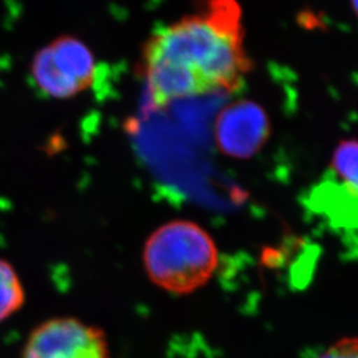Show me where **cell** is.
<instances>
[{
    "label": "cell",
    "mask_w": 358,
    "mask_h": 358,
    "mask_svg": "<svg viewBox=\"0 0 358 358\" xmlns=\"http://www.w3.org/2000/svg\"><path fill=\"white\" fill-rule=\"evenodd\" d=\"M243 38L236 0H207L201 13L158 29L142 50L150 106L239 90L251 69Z\"/></svg>",
    "instance_id": "cell-1"
},
{
    "label": "cell",
    "mask_w": 358,
    "mask_h": 358,
    "mask_svg": "<svg viewBox=\"0 0 358 358\" xmlns=\"http://www.w3.org/2000/svg\"><path fill=\"white\" fill-rule=\"evenodd\" d=\"M143 267L149 279L174 294H192L217 271V244L199 224L177 219L158 227L143 245Z\"/></svg>",
    "instance_id": "cell-2"
},
{
    "label": "cell",
    "mask_w": 358,
    "mask_h": 358,
    "mask_svg": "<svg viewBox=\"0 0 358 358\" xmlns=\"http://www.w3.org/2000/svg\"><path fill=\"white\" fill-rule=\"evenodd\" d=\"M31 75L40 92L52 99L68 100L90 88L96 60L81 40L62 36L35 55Z\"/></svg>",
    "instance_id": "cell-3"
},
{
    "label": "cell",
    "mask_w": 358,
    "mask_h": 358,
    "mask_svg": "<svg viewBox=\"0 0 358 358\" xmlns=\"http://www.w3.org/2000/svg\"><path fill=\"white\" fill-rule=\"evenodd\" d=\"M22 358H110V349L103 329L75 317H55L31 332Z\"/></svg>",
    "instance_id": "cell-4"
},
{
    "label": "cell",
    "mask_w": 358,
    "mask_h": 358,
    "mask_svg": "<svg viewBox=\"0 0 358 358\" xmlns=\"http://www.w3.org/2000/svg\"><path fill=\"white\" fill-rule=\"evenodd\" d=\"M214 133L217 149L222 153L238 159H248L259 153L268 140V115L255 101H235L220 110Z\"/></svg>",
    "instance_id": "cell-5"
},
{
    "label": "cell",
    "mask_w": 358,
    "mask_h": 358,
    "mask_svg": "<svg viewBox=\"0 0 358 358\" xmlns=\"http://www.w3.org/2000/svg\"><path fill=\"white\" fill-rule=\"evenodd\" d=\"M26 291L13 266L0 259V322L10 319L24 306Z\"/></svg>",
    "instance_id": "cell-6"
},
{
    "label": "cell",
    "mask_w": 358,
    "mask_h": 358,
    "mask_svg": "<svg viewBox=\"0 0 358 358\" xmlns=\"http://www.w3.org/2000/svg\"><path fill=\"white\" fill-rule=\"evenodd\" d=\"M332 169L346 186L358 192V140H346L334 149Z\"/></svg>",
    "instance_id": "cell-7"
},
{
    "label": "cell",
    "mask_w": 358,
    "mask_h": 358,
    "mask_svg": "<svg viewBox=\"0 0 358 358\" xmlns=\"http://www.w3.org/2000/svg\"><path fill=\"white\" fill-rule=\"evenodd\" d=\"M320 358H358L357 337H348L327 349Z\"/></svg>",
    "instance_id": "cell-8"
},
{
    "label": "cell",
    "mask_w": 358,
    "mask_h": 358,
    "mask_svg": "<svg viewBox=\"0 0 358 358\" xmlns=\"http://www.w3.org/2000/svg\"><path fill=\"white\" fill-rule=\"evenodd\" d=\"M350 3H352V8H353V11H355L356 16L358 17V0H350Z\"/></svg>",
    "instance_id": "cell-9"
}]
</instances>
